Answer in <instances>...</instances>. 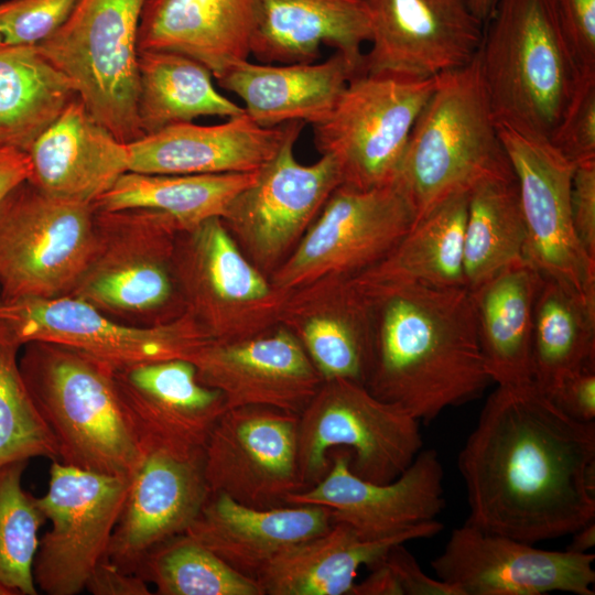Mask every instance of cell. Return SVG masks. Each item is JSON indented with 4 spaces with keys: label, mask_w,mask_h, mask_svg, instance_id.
<instances>
[{
    "label": "cell",
    "mask_w": 595,
    "mask_h": 595,
    "mask_svg": "<svg viewBox=\"0 0 595 595\" xmlns=\"http://www.w3.org/2000/svg\"><path fill=\"white\" fill-rule=\"evenodd\" d=\"M467 522L526 543L595 521V423L563 413L533 381L497 385L457 457Z\"/></svg>",
    "instance_id": "6da1fadb"
},
{
    "label": "cell",
    "mask_w": 595,
    "mask_h": 595,
    "mask_svg": "<svg viewBox=\"0 0 595 595\" xmlns=\"http://www.w3.org/2000/svg\"><path fill=\"white\" fill-rule=\"evenodd\" d=\"M365 294L374 310L365 386L374 396L430 422L480 397L493 382L466 288L410 284Z\"/></svg>",
    "instance_id": "7a4b0ae2"
},
{
    "label": "cell",
    "mask_w": 595,
    "mask_h": 595,
    "mask_svg": "<svg viewBox=\"0 0 595 595\" xmlns=\"http://www.w3.org/2000/svg\"><path fill=\"white\" fill-rule=\"evenodd\" d=\"M513 178L477 54L467 65L439 76L393 183L410 205L415 225L445 201L468 195L483 182Z\"/></svg>",
    "instance_id": "3957f363"
},
{
    "label": "cell",
    "mask_w": 595,
    "mask_h": 595,
    "mask_svg": "<svg viewBox=\"0 0 595 595\" xmlns=\"http://www.w3.org/2000/svg\"><path fill=\"white\" fill-rule=\"evenodd\" d=\"M19 367L57 461L131 477L145 453L125 415L111 366L61 344L31 340L21 347Z\"/></svg>",
    "instance_id": "277c9868"
},
{
    "label": "cell",
    "mask_w": 595,
    "mask_h": 595,
    "mask_svg": "<svg viewBox=\"0 0 595 595\" xmlns=\"http://www.w3.org/2000/svg\"><path fill=\"white\" fill-rule=\"evenodd\" d=\"M478 52L494 118L550 142L581 75L553 0H494Z\"/></svg>",
    "instance_id": "5b68a950"
},
{
    "label": "cell",
    "mask_w": 595,
    "mask_h": 595,
    "mask_svg": "<svg viewBox=\"0 0 595 595\" xmlns=\"http://www.w3.org/2000/svg\"><path fill=\"white\" fill-rule=\"evenodd\" d=\"M181 230L169 215L147 208H95L90 259L71 293L121 323L155 326L185 314L174 271Z\"/></svg>",
    "instance_id": "8992f818"
},
{
    "label": "cell",
    "mask_w": 595,
    "mask_h": 595,
    "mask_svg": "<svg viewBox=\"0 0 595 595\" xmlns=\"http://www.w3.org/2000/svg\"><path fill=\"white\" fill-rule=\"evenodd\" d=\"M145 0H78L39 51L72 82L97 121L121 142L141 137L138 29Z\"/></svg>",
    "instance_id": "52a82bcc"
},
{
    "label": "cell",
    "mask_w": 595,
    "mask_h": 595,
    "mask_svg": "<svg viewBox=\"0 0 595 595\" xmlns=\"http://www.w3.org/2000/svg\"><path fill=\"white\" fill-rule=\"evenodd\" d=\"M420 421L401 407L374 396L365 385L323 380L299 414L298 461L305 488L324 477L328 453H351L350 469L378 484L400 476L422 450Z\"/></svg>",
    "instance_id": "ba28073f"
},
{
    "label": "cell",
    "mask_w": 595,
    "mask_h": 595,
    "mask_svg": "<svg viewBox=\"0 0 595 595\" xmlns=\"http://www.w3.org/2000/svg\"><path fill=\"white\" fill-rule=\"evenodd\" d=\"M173 271L185 313L215 342H238L280 324L289 295L242 252L220 217L181 229Z\"/></svg>",
    "instance_id": "9c48e42d"
},
{
    "label": "cell",
    "mask_w": 595,
    "mask_h": 595,
    "mask_svg": "<svg viewBox=\"0 0 595 595\" xmlns=\"http://www.w3.org/2000/svg\"><path fill=\"white\" fill-rule=\"evenodd\" d=\"M94 244V205L23 181L0 202V298L71 295Z\"/></svg>",
    "instance_id": "30bf717a"
},
{
    "label": "cell",
    "mask_w": 595,
    "mask_h": 595,
    "mask_svg": "<svg viewBox=\"0 0 595 595\" xmlns=\"http://www.w3.org/2000/svg\"><path fill=\"white\" fill-rule=\"evenodd\" d=\"M437 82L439 76L367 72L350 79L331 113L313 125L315 147L335 159L342 185L370 190L393 182L414 122Z\"/></svg>",
    "instance_id": "8fae6325"
},
{
    "label": "cell",
    "mask_w": 595,
    "mask_h": 595,
    "mask_svg": "<svg viewBox=\"0 0 595 595\" xmlns=\"http://www.w3.org/2000/svg\"><path fill=\"white\" fill-rule=\"evenodd\" d=\"M303 126L289 134L221 217L245 256L267 277L288 259L342 184L333 156L322 154L309 165L295 159L293 148Z\"/></svg>",
    "instance_id": "7c38bea8"
},
{
    "label": "cell",
    "mask_w": 595,
    "mask_h": 595,
    "mask_svg": "<svg viewBox=\"0 0 595 595\" xmlns=\"http://www.w3.org/2000/svg\"><path fill=\"white\" fill-rule=\"evenodd\" d=\"M413 223L412 209L393 182L370 190L340 184L269 279L290 292L327 275L354 278L383 259Z\"/></svg>",
    "instance_id": "4fadbf2b"
},
{
    "label": "cell",
    "mask_w": 595,
    "mask_h": 595,
    "mask_svg": "<svg viewBox=\"0 0 595 595\" xmlns=\"http://www.w3.org/2000/svg\"><path fill=\"white\" fill-rule=\"evenodd\" d=\"M129 478L84 470L53 459L46 493L37 504L51 529L39 540L33 563L37 591L76 595L107 556Z\"/></svg>",
    "instance_id": "5bb4252c"
},
{
    "label": "cell",
    "mask_w": 595,
    "mask_h": 595,
    "mask_svg": "<svg viewBox=\"0 0 595 595\" xmlns=\"http://www.w3.org/2000/svg\"><path fill=\"white\" fill-rule=\"evenodd\" d=\"M0 323L22 345L31 340L61 344L86 353L115 370L142 363L185 358L210 340L186 313L166 324L136 326L116 321L72 295L0 298Z\"/></svg>",
    "instance_id": "9a60e30c"
},
{
    "label": "cell",
    "mask_w": 595,
    "mask_h": 595,
    "mask_svg": "<svg viewBox=\"0 0 595 595\" xmlns=\"http://www.w3.org/2000/svg\"><path fill=\"white\" fill-rule=\"evenodd\" d=\"M299 414L272 407L227 408L204 447L209 493L255 508L285 505L305 489L298 461Z\"/></svg>",
    "instance_id": "2e32d148"
},
{
    "label": "cell",
    "mask_w": 595,
    "mask_h": 595,
    "mask_svg": "<svg viewBox=\"0 0 595 595\" xmlns=\"http://www.w3.org/2000/svg\"><path fill=\"white\" fill-rule=\"evenodd\" d=\"M594 561L593 553L538 549L466 521L452 531L431 567L461 595H594Z\"/></svg>",
    "instance_id": "e0dca14e"
},
{
    "label": "cell",
    "mask_w": 595,
    "mask_h": 595,
    "mask_svg": "<svg viewBox=\"0 0 595 595\" xmlns=\"http://www.w3.org/2000/svg\"><path fill=\"white\" fill-rule=\"evenodd\" d=\"M516 176L527 227V259L545 277L595 298V260L578 244L571 219L575 164L549 141L498 125Z\"/></svg>",
    "instance_id": "ac0fdd59"
},
{
    "label": "cell",
    "mask_w": 595,
    "mask_h": 595,
    "mask_svg": "<svg viewBox=\"0 0 595 595\" xmlns=\"http://www.w3.org/2000/svg\"><path fill=\"white\" fill-rule=\"evenodd\" d=\"M329 467L311 487L285 498V505H318L331 509L332 521L359 537L385 539L436 520L445 508L444 469L433 448L421 450L410 466L389 483L363 479L350 469L351 453H328Z\"/></svg>",
    "instance_id": "d6986e66"
},
{
    "label": "cell",
    "mask_w": 595,
    "mask_h": 595,
    "mask_svg": "<svg viewBox=\"0 0 595 595\" xmlns=\"http://www.w3.org/2000/svg\"><path fill=\"white\" fill-rule=\"evenodd\" d=\"M371 48L364 72L425 79L461 68L478 54L484 22L468 0H366Z\"/></svg>",
    "instance_id": "ffe728a7"
},
{
    "label": "cell",
    "mask_w": 595,
    "mask_h": 595,
    "mask_svg": "<svg viewBox=\"0 0 595 595\" xmlns=\"http://www.w3.org/2000/svg\"><path fill=\"white\" fill-rule=\"evenodd\" d=\"M118 396L129 426L144 453L190 457L204 452L227 409L223 393L204 385L185 358L115 370Z\"/></svg>",
    "instance_id": "44dd1931"
},
{
    "label": "cell",
    "mask_w": 595,
    "mask_h": 595,
    "mask_svg": "<svg viewBox=\"0 0 595 595\" xmlns=\"http://www.w3.org/2000/svg\"><path fill=\"white\" fill-rule=\"evenodd\" d=\"M185 359L199 381L223 393L227 408L263 405L300 414L323 382L302 345L280 324L248 339L209 340Z\"/></svg>",
    "instance_id": "7402d4cb"
},
{
    "label": "cell",
    "mask_w": 595,
    "mask_h": 595,
    "mask_svg": "<svg viewBox=\"0 0 595 595\" xmlns=\"http://www.w3.org/2000/svg\"><path fill=\"white\" fill-rule=\"evenodd\" d=\"M323 380L365 385L374 355V310L351 278L327 275L289 292L280 316Z\"/></svg>",
    "instance_id": "603a6c76"
},
{
    "label": "cell",
    "mask_w": 595,
    "mask_h": 595,
    "mask_svg": "<svg viewBox=\"0 0 595 595\" xmlns=\"http://www.w3.org/2000/svg\"><path fill=\"white\" fill-rule=\"evenodd\" d=\"M208 495L204 452L190 457L145 453L129 478L107 558L123 571L134 573L150 549L187 531Z\"/></svg>",
    "instance_id": "cb8c5ba5"
},
{
    "label": "cell",
    "mask_w": 595,
    "mask_h": 595,
    "mask_svg": "<svg viewBox=\"0 0 595 595\" xmlns=\"http://www.w3.org/2000/svg\"><path fill=\"white\" fill-rule=\"evenodd\" d=\"M302 121L261 127L246 112L212 126L180 122L127 143L129 171L144 174L253 172Z\"/></svg>",
    "instance_id": "d4e9b609"
},
{
    "label": "cell",
    "mask_w": 595,
    "mask_h": 595,
    "mask_svg": "<svg viewBox=\"0 0 595 595\" xmlns=\"http://www.w3.org/2000/svg\"><path fill=\"white\" fill-rule=\"evenodd\" d=\"M29 180L45 193L94 205L129 171L127 143L75 97L28 151Z\"/></svg>",
    "instance_id": "484cf974"
},
{
    "label": "cell",
    "mask_w": 595,
    "mask_h": 595,
    "mask_svg": "<svg viewBox=\"0 0 595 595\" xmlns=\"http://www.w3.org/2000/svg\"><path fill=\"white\" fill-rule=\"evenodd\" d=\"M331 509L318 505L255 508L209 493L186 533L238 573L258 580L285 549L332 526Z\"/></svg>",
    "instance_id": "4316f807"
},
{
    "label": "cell",
    "mask_w": 595,
    "mask_h": 595,
    "mask_svg": "<svg viewBox=\"0 0 595 595\" xmlns=\"http://www.w3.org/2000/svg\"><path fill=\"white\" fill-rule=\"evenodd\" d=\"M361 72L364 57L335 51L321 63L273 65L246 60L217 82L245 102V112L261 127L292 121L313 126L331 113L350 79Z\"/></svg>",
    "instance_id": "83f0119b"
},
{
    "label": "cell",
    "mask_w": 595,
    "mask_h": 595,
    "mask_svg": "<svg viewBox=\"0 0 595 595\" xmlns=\"http://www.w3.org/2000/svg\"><path fill=\"white\" fill-rule=\"evenodd\" d=\"M257 0H145L138 54L174 52L206 66L217 79L248 60Z\"/></svg>",
    "instance_id": "f1b7e54d"
},
{
    "label": "cell",
    "mask_w": 595,
    "mask_h": 595,
    "mask_svg": "<svg viewBox=\"0 0 595 595\" xmlns=\"http://www.w3.org/2000/svg\"><path fill=\"white\" fill-rule=\"evenodd\" d=\"M370 37L366 0H257L250 54L263 64L314 63L324 44L363 58Z\"/></svg>",
    "instance_id": "f546056e"
},
{
    "label": "cell",
    "mask_w": 595,
    "mask_h": 595,
    "mask_svg": "<svg viewBox=\"0 0 595 595\" xmlns=\"http://www.w3.org/2000/svg\"><path fill=\"white\" fill-rule=\"evenodd\" d=\"M443 530L437 520L385 539L359 537L333 522L324 532L282 551L257 582L263 595H351L361 565L370 566L394 544L428 539Z\"/></svg>",
    "instance_id": "4dcf8cb0"
},
{
    "label": "cell",
    "mask_w": 595,
    "mask_h": 595,
    "mask_svg": "<svg viewBox=\"0 0 595 595\" xmlns=\"http://www.w3.org/2000/svg\"><path fill=\"white\" fill-rule=\"evenodd\" d=\"M542 279L521 260L468 290L484 363L496 385L532 381L533 311Z\"/></svg>",
    "instance_id": "1f68e13d"
},
{
    "label": "cell",
    "mask_w": 595,
    "mask_h": 595,
    "mask_svg": "<svg viewBox=\"0 0 595 595\" xmlns=\"http://www.w3.org/2000/svg\"><path fill=\"white\" fill-rule=\"evenodd\" d=\"M468 195L445 201L418 221L371 268L351 278L365 293L422 284L465 288L463 240Z\"/></svg>",
    "instance_id": "d6a6232c"
},
{
    "label": "cell",
    "mask_w": 595,
    "mask_h": 595,
    "mask_svg": "<svg viewBox=\"0 0 595 595\" xmlns=\"http://www.w3.org/2000/svg\"><path fill=\"white\" fill-rule=\"evenodd\" d=\"M77 96L36 45H1L0 148L28 152Z\"/></svg>",
    "instance_id": "836d02e7"
},
{
    "label": "cell",
    "mask_w": 595,
    "mask_h": 595,
    "mask_svg": "<svg viewBox=\"0 0 595 595\" xmlns=\"http://www.w3.org/2000/svg\"><path fill=\"white\" fill-rule=\"evenodd\" d=\"M585 368H595V298L543 277L533 311L532 381L545 393Z\"/></svg>",
    "instance_id": "e575fe53"
},
{
    "label": "cell",
    "mask_w": 595,
    "mask_h": 595,
    "mask_svg": "<svg viewBox=\"0 0 595 595\" xmlns=\"http://www.w3.org/2000/svg\"><path fill=\"white\" fill-rule=\"evenodd\" d=\"M138 73L137 111L143 136L202 116L231 118L245 112L217 91L212 72L188 56L145 51L138 55Z\"/></svg>",
    "instance_id": "d590c367"
},
{
    "label": "cell",
    "mask_w": 595,
    "mask_h": 595,
    "mask_svg": "<svg viewBox=\"0 0 595 595\" xmlns=\"http://www.w3.org/2000/svg\"><path fill=\"white\" fill-rule=\"evenodd\" d=\"M257 171L220 174H144L128 171L95 204L101 210L147 208L172 217L181 229L223 217Z\"/></svg>",
    "instance_id": "8d00e7d4"
},
{
    "label": "cell",
    "mask_w": 595,
    "mask_h": 595,
    "mask_svg": "<svg viewBox=\"0 0 595 595\" xmlns=\"http://www.w3.org/2000/svg\"><path fill=\"white\" fill-rule=\"evenodd\" d=\"M528 234L513 180L483 182L468 194L463 240L465 288L527 259Z\"/></svg>",
    "instance_id": "74e56055"
},
{
    "label": "cell",
    "mask_w": 595,
    "mask_h": 595,
    "mask_svg": "<svg viewBox=\"0 0 595 595\" xmlns=\"http://www.w3.org/2000/svg\"><path fill=\"white\" fill-rule=\"evenodd\" d=\"M134 573L159 595H263L247 577L186 532L150 549Z\"/></svg>",
    "instance_id": "f35d334b"
},
{
    "label": "cell",
    "mask_w": 595,
    "mask_h": 595,
    "mask_svg": "<svg viewBox=\"0 0 595 595\" xmlns=\"http://www.w3.org/2000/svg\"><path fill=\"white\" fill-rule=\"evenodd\" d=\"M29 461L0 466V595H36L33 563L46 518L22 486Z\"/></svg>",
    "instance_id": "ab89813d"
},
{
    "label": "cell",
    "mask_w": 595,
    "mask_h": 595,
    "mask_svg": "<svg viewBox=\"0 0 595 595\" xmlns=\"http://www.w3.org/2000/svg\"><path fill=\"white\" fill-rule=\"evenodd\" d=\"M22 344L0 323V466L34 457L57 459L55 441L23 381Z\"/></svg>",
    "instance_id": "60d3db41"
},
{
    "label": "cell",
    "mask_w": 595,
    "mask_h": 595,
    "mask_svg": "<svg viewBox=\"0 0 595 595\" xmlns=\"http://www.w3.org/2000/svg\"><path fill=\"white\" fill-rule=\"evenodd\" d=\"M78 0H7L0 3V36L6 45H37L69 17Z\"/></svg>",
    "instance_id": "b9f144b4"
},
{
    "label": "cell",
    "mask_w": 595,
    "mask_h": 595,
    "mask_svg": "<svg viewBox=\"0 0 595 595\" xmlns=\"http://www.w3.org/2000/svg\"><path fill=\"white\" fill-rule=\"evenodd\" d=\"M550 143L573 164L595 160V72L580 75Z\"/></svg>",
    "instance_id": "7bdbcfd3"
},
{
    "label": "cell",
    "mask_w": 595,
    "mask_h": 595,
    "mask_svg": "<svg viewBox=\"0 0 595 595\" xmlns=\"http://www.w3.org/2000/svg\"><path fill=\"white\" fill-rule=\"evenodd\" d=\"M558 22L580 69L595 72V0H553Z\"/></svg>",
    "instance_id": "ee69618b"
},
{
    "label": "cell",
    "mask_w": 595,
    "mask_h": 595,
    "mask_svg": "<svg viewBox=\"0 0 595 595\" xmlns=\"http://www.w3.org/2000/svg\"><path fill=\"white\" fill-rule=\"evenodd\" d=\"M570 208L575 237L587 256L595 260V160L575 164Z\"/></svg>",
    "instance_id": "f6af8a7d"
},
{
    "label": "cell",
    "mask_w": 595,
    "mask_h": 595,
    "mask_svg": "<svg viewBox=\"0 0 595 595\" xmlns=\"http://www.w3.org/2000/svg\"><path fill=\"white\" fill-rule=\"evenodd\" d=\"M563 413L581 422L595 419V368L565 375L544 393Z\"/></svg>",
    "instance_id": "bcb514c9"
},
{
    "label": "cell",
    "mask_w": 595,
    "mask_h": 595,
    "mask_svg": "<svg viewBox=\"0 0 595 595\" xmlns=\"http://www.w3.org/2000/svg\"><path fill=\"white\" fill-rule=\"evenodd\" d=\"M401 595H461L452 585L426 575L404 543L392 545L382 556Z\"/></svg>",
    "instance_id": "7dc6e473"
},
{
    "label": "cell",
    "mask_w": 595,
    "mask_h": 595,
    "mask_svg": "<svg viewBox=\"0 0 595 595\" xmlns=\"http://www.w3.org/2000/svg\"><path fill=\"white\" fill-rule=\"evenodd\" d=\"M85 589L94 595H150L152 592L142 577L120 569L107 556L90 573Z\"/></svg>",
    "instance_id": "c3c4849f"
},
{
    "label": "cell",
    "mask_w": 595,
    "mask_h": 595,
    "mask_svg": "<svg viewBox=\"0 0 595 595\" xmlns=\"http://www.w3.org/2000/svg\"><path fill=\"white\" fill-rule=\"evenodd\" d=\"M31 174L29 153L15 148H0V202Z\"/></svg>",
    "instance_id": "681fc988"
},
{
    "label": "cell",
    "mask_w": 595,
    "mask_h": 595,
    "mask_svg": "<svg viewBox=\"0 0 595 595\" xmlns=\"http://www.w3.org/2000/svg\"><path fill=\"white\" fill-rule=\"evenodd\" d=\"M573 538L565 550L586 553L595 545V521H592L572 533Z\"/></svg>",
    "instance_id": "f907efd6"
},
{
    "label": "cell",
    "mask_w": 595,
    "mask_h": 595,
    "mask_svg": "<svg viewBox=\"0 0 595 595\" xmlns=\"http://www.w3.org/2000/svg\"><path fill=\"white\" fill-rule=\"evenodd\" d=\"M494 0H468L473 12L485 23Z\"/></svg>",
    "instance_id": "816d5d0a"
},
{
    "label": "cell",
    "mask_w": 595,
    "mask_h": 595,
    "mask_svg": "<svg viewBox=\"0 0 595 595\" xmlns=\"http://www.w3.org/2000/svg\"><path fill=\"white\" fill-rule=\"evenodd\" d=\"M3 45L2 37L0 36V46Z\"/></svg>",
    "instance_id": "f5cc1de1"
}]
</instances>
